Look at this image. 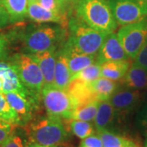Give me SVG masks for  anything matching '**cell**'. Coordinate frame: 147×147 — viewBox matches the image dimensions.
<instances>
[{"label":"cell","mask_w":147,"mask_h":147,"mask_svg":"<svg viewBox=\"0 0 147 147\" xmlns=\"http://www.w3.org/2000/svg\"><path fill=\"white\" fill-rule=\"evenodd\" d=\"M61 50L63 51L66 57L71 75L75 74L81 69L96 62V55H88L78 53L67 46L65 43H64V45L61 47Z\"/></svg>","instance_id":"cell-15"},{"label":"cell","mask_w":147,"mask_h":147,"mask_svg":"<svg viewBox=\"0 0 147 147\" xmlns=\"http://www.w3.org/2000/svg\"><path fill=\"white\" fill-rule=\"evenodd\" d=\"M119 26L140 21L147 16V0H107Z\"/></svg>","instance_id":"cell-8"},{"label":"cell","mask_w":147,"mask_h":147,"mask_svg":"<svg viewBox=\"0 0 147 147\" xmlns=\"http://www.w3.org/2000/svg\"><path fill=\"white\" fill-rule=\"evenodd\" d=\"M71 73L69 68L68 62L61 47L57 53V61L54 74V85L58 88L67 90L71 80Z\"/></svg>","instance_id":"cell-19"},{"label":"cell","mask_w":147,"mask_h":147,"mask_svg":"<svg viewBox=\"0 0 147 147\" xmlns=\"http://www.w3.org/2000/svg\"><path fill=\"white\" fill-rule=\"evenodd\" d=\"M117 112L109 100H100L94 119V126L96 131L110 130L115 121Z\"/></svg>","instance_id":"cell-18"},{"label":"cell","mask_w":147,"mask_h":147,"mask_svg":"<svg viewBox=\"0 0 147 147\" xmlns=\"http://www.w3.org/2000/svg\"><path fill=\"white\" fill-rule=\"evenodd\" d=\"M41 100L47 115L69 119L76 107L74 100L67 91L53 85H43Z\"/></svg>","instance_id":"cell-6"},{"label":"cell","mask_w":147,"mask_h":147,"mask_svg":"<svg viewBox=\"0 0 147 147\" xmlns=\"http://www.w3.org/2000/svg\"><path fill=\"white\" fill-rule=\"evenodd\" d=\"M0 147H26L24 141L19 135L15 132L11 134L5 142H3Z\"/></svg>","instance_id":"cell-32"},{"label":"cell","mask_w":147,"mask_h":147,"mask_svg":"<svg viewBox=\"0 0 147 147\" xmlns=\"http://www.w3.org/2000/svg\"><path fill=\"white\" fill-rule=\"evenodd\" d=\"M79 147H103V142L97 133H93L86 138L82 139Z\"/></svg>","instance_id":"cell-30"},{"label":"cell","mask_w":147,"mask_h":147,"mask_svg":"<svg viewBox=\"0 0 147 147\" xmlns=\"http://www.w3.org/2000/svg\"><path fill=\"white\" fill-rule=\"evenodd\" d=\"M26 17L37 24L55 23L65 28H68L69 19L67 15L47 10L38 2H30L28 3Z\"/></svg>","instance_id":"cell-12"},{"label":"cell","mask_w":147,"mask_h":147,"mask_svg":"<svg viewBox=\"0 0 147 147\" xmlns=\"http://www.w3.org/2000/svg\"><path fill=\"white\" fill-rule=\"evenodd\" d=\"M62 8L65 12H66L69 16V11H70V7H71V3L73 2V0H60Z\"/></svg>","instance_id":"cell-36"},{"label":"cell","mask_w":147,"mask_h":147,"mask_svg":"<svg viewBox=\"0 0 147 147\" xmlns=\"http://www.w3.org/2000/svg\"><path fill=\"white\" fill-rule=\"evenodd\" d=\"M68 37L67 28L60 25H30L24 34V46L29 54L58 51Z\"/></svg>","instance_id":"cell-2"},{"label":"cell","mask_w":147,"mask_h":147,"mask_svg":"<svg viewBox=\"0 0 147 147\" xmlns=\"http://www.w3.org/2000/svg\"><path fill=\"white\" fill-rule=\"evenodd\" d=\"M66 91L74 100L76 106L92 100H99L91 86V83L81 80H72Z\"/></svg>","instance_id":"cell-17"},{"label":"cell","mask_w":147,"mask_h":147,"mask_svg":"<svg viewBox=\"0 0 147 147\" xmlns=\"http://www.w3.org/2000/svg\"><path fill=\"white\" fill-rule=\"evenodd\" d=\"M65 44L80 53L96 55L108 34L88 26L78 17L70 16Z\"/></svg>","instance_id":"cell-3"},{"label":"cell","mask_w":147,"mask_h":147,"mask_svg":"<svg viewBox=\"0 0 147 147\" xmlns=\"http://www.w3.org/2000/svg\"><path fill=\"white\" fill-rule=\"evenodd\" d=\"M141 92L138 90L119 88L110 96L109 100L117 114L127 113L132 110L139 103Z\"/></svg>","instance_id":"cell-13"},{"label":"cell","mask_w":147,"mask_h":147,"mask_svg":"<svg viewBox=\"0 0 147 147\" xmlns=\"http://www.w3.org/2000/svg\"><path fill=\"white\" fill-rule=\"evenodd\" d=\"M100 101V100H92L77 105L71 113L69 119H77L88 122L94 121Z\"/></svg>","instance_id":"cell-24"},{"label":"cell","mask_w":147,"mask_h":147,"mask_svg":"<svg viewBox=\"0 0 147 147\" xmlns=\"http://www.w3.org/2000/svg\"><path fill=\"white\" fill-rule=\"evenodd\" d=\"M9 39L3 34H0V61L8 59Z\"/></svg>","instance_id":"cell-33"},{"label":"cell","mask_w":147,"mask_h":147,"mask_svg":"<svg viewBox=\"0 0 147 147\" xmlns=\"http://www.w3.org/2000/svg\"><path fill=\"white\" fill-rule=\"evenodd\" d=\"M5 97L12 109L18 114L21 121V126H24L33 119L34 113L39 107L41 97L34 95L23 96L16 92H7Z\"/></svg>","instance_id":"cell-9"},{"label":"cell","mask_w":147,"mask_h":147,"mask_svg":"<svg viewBox=\"0 0 147 147\" xmlns=\"http://www.w3.org/2000/svg\"><path fill=\"white\" fill-rule=\"evenodd\" d=\"M70 16H76L90 27L108 34L115 33L119 27L107 0H73Z\"/></svg>","instance_id":"cell-1"},{"label":"cell","mask_w":147,"mask_h":147,"mask_svg":"<svg viewBox=\"0 0 147 147\" xmlns=\"http://www.w3.org/2000/svg\"><path fill=\"white\" fill-rule=\"evenodd\" d=\"M26 147H58V146H42L39 144H37L34 142H31L30 144H29Z\"/></svg>","instance_id":"cell-37"},{"label":"cell","mask_w":147,"mask_h":147,"mask_svg":"<svg viewBox=\"0 0 147 147\" xmlns=\"http://www.w3.org/2000/svg\"><path fill=\"white\" fill-rule=\"evenodd\" d=\"M11 24L9 16L0 2V29H3Z\"/></svg>","instance_id":"cell-34"},{"label":"cell","mask_w":147,"mask_h":147,"mask_svg":"<svg viewBox=\"0 0 147 147\" xmlns=\"http://www.w3.org/2000/svg\"><path fill=\"white\" fill-rule=\"evenodd\" d=\"M0 120L5 121L16 126H21V121L18 114L12 109L5 95L0 92Z\"/></svg>","instance_id":"cell-26"},{"label":"cell","mask_w":147,"mask_h":147,"mask_svg":"<svg viewBox=\"0 0 147 147\" xmlns=\"http://www.w3.org/2000/svg\"><path fill=\"white\" fill-rule=\"evenodd\" d=\"M0 2L7 12L11 23L21 22L26 17L28 0H0Z\"/></svg>","instance_id":"cell-23"},{"label":"cell","mask_w":147,"mask_h":147,"mask_svg":"<svg viewBox=\"0 0 147 147\" xmlns=\"http://www.w3.org/2000/svg\"><path fill=\"white\" fill-rule=\"evenodd\" d=\"M131 60L127 57L123 46L117 37L116 33L109 34L96 57V62L102 64L110 61Z\"/></svg>","instance_id":"cell-11"},{"label":"cell","mask_w":147,"mask_h":147,"mask_svg":"<svg viewBox=\"0 0 147 147\" xmlns=\"http://www.w3.org/2000/svg\"><path fill=\"white\" fill-rule=\"evenodd\" d=\"M13 66L23 85L33 94L41 96L44 80L43 76L36 61L30 54L17 53L7 59Z\"/></svg>","instance_id":"cell-5"},{"label":"cell","mask_w":147,"mask_h":147,"mask_svg":"<svg viewBox=\"0 0 147 147\" xmlns=\"http://www.w3.org/2000/svg\"><path fill=\"white\" fill-rule=\"evenodd\" d=\"M37 2L47 10L53 11L57 12L60 14H63V15H67L69 16L68 14L64 11L60 0H38Z\"/></svg>","instance_id":"cell-28"},{"label":"cell","mask_w":147,"mask_h":147,"mask_svg":"<svg viewBox=\"0 0 147 147\" xmlns=\"http://www.w3.org/2000/svg\"><path fill=\"white\" fill-rule=\"evenodd\" d=\"M16 125L0 120V146L15 131Z\"/></svg>","instance_id":"cell-29"},{"label":"cell","mask_w":147,"mask_h":147,"mask_svg":"<svg viewBox=\"0 0 147 147\" xmlns=\"http://www.w3.org/2000/svg\"><path fill=\"white\" fill-rule=\"evenodd\" d=\"M96 133L102 140L103 147H142L137 141L110 130H102Z\"/></svg>","instance_id":"cell-21"},{"label":"cell","mask_w":147,"mask_h":147,"mask_svg":"<svg viewBox=\"0 0 147 147\" xmlns=\"http://www.w3.org/2000/svg\"><path fill=\"white\" fill-rule=\"evenodd\" d=\"M133 61L138 65L147 69V38L137 53V56L133 59Z\"/></svg>","instance_id":"cell-31"},{"label":"cell","mask_w":147,"mask_h":147,"mask_svg":"<svg viewBox=\"0 0 147 147\" xmlns=\"http://www.w3.org/2000/svg\"><path fill=\"white\" fill-rule=\"evenodd\" d=\"M91 86L95 94L99 100H109L110 96L119 88L120 84L117 81L99 77L93 82H91Z\"/></svg>","instance_id":"cell-22"},{"label":"cell","mask_w":147,"mask_h":147,"mask_svg":"<svg viewBox=\"0 0 147 147\" xmlns=\"http://www.w3.org/2000/svg\"><path fill=\"white\" fill-rule=\"evenodd\" d=\"M57 51H46L41 53L30 54L36 61L43 76L44 85H53L54 84V74L57 61Z\"/></svg>","instance_id":"cell-14"},{"label":"cell","mask_w":147,"mask_h":147,"mask_svg":"<svg viewBox=\"0 0 147 147\" xmlns=\"http://www.w3.org/2000/svg\"><path fill=\"white\" fill-rule=\"evenodd\" d=\"M68 121L69 129L79 139H84L95 132V126L91 122L77 119H65Z\"/></svg>","instance_id":"cell-25"},{"label":"cell","mask_w":147,"mask_h":147,"mask_svg":"<svg viewBox=\"0 0 147 147\" xmlns=\"http://www.w3.org/2000/svg\"><path fill=\"white\" fill-rule=\"evenodd\" d=\"M99 77H100V64L95 62L72 75L70 81L81 80L87 83H91Z\"/></svg>","instance_id":"cell-27"},{"label":"cell","mask_w":147,"mask_h":147,"mask_svg":"<svg viewBox=\"0 0 147 147\" xmlns=\"http://www.w3.org/2000/svg\"><path fill=\"white\" fill-rule=\"evenodd\" d=\"M27 124L31 142L45 146H59L68 138V130L62 119L57 117L47 115Z\"/></svg>","instance_id":"cell-4"},{"label":"cell","mask_w":147,"mask_h":147,"mask_svg":"<svg viewBox=\"0 0 147 147\" xmlns=\"http://www.w3.org/2000/svg\"><path fill=\"white\" fill-rule=\"evenodd\" d=\"M123 88L129 89L140 90L147 88V69L131 62L125 76L121 79Z\"/></svg>","instance_id":"cell-16"},{"label":"cell","mask_w":147,"mask_h":147,"mask_svg":"<svg viewBox=\"0 0 147 147\" xmlns=\"http://www.w3.org/2000/svg\"><path fill=\"white\" fill-rule=\"evenodd\" d=\"M28 1H29V3H30V2H37L38 0H28Z\"/></svg>","instance_id":"cell-39"},{"label":"cell","mask_w":147,"mask_h":147,"mask_svg":"<svg viewBox=\"0 0 147 147\" xmlns=\"http://www.w3.org/2000/svg\"><path fill=\"white\" fill-rule=\"evenodd\" d=\"M11 92L26 96L34 95L23 85L16 70L8 61H0V92L6 94Z\"/></svg>","instance_id":"cell-10"},{"label":"cell","mask_w":147,"mask_h":147,"mask_svg":"<svg viewBox=\"0 0 147 147\" xmlns=\"http://www.w3.org/2000/svg\"><path fill=\"white\" fill-rule=\"evenodd\" d=\"M116 34L127 57L133 60L147 38V16L121 26Z\"/></svg>","instance_id":"cell-7"},{"label":"cell","mask_w":147,"mask_h":147,"mask_svg":"<svg viewBox=\"0 0 147 147\" xmlns=\"http://www.w3.org/2000/svg\"><path fill=\"white\" fill-rule=\"evenodd\" d=\"M143 147H147V137L146 139V141H145V143H144V146Z\"/></svg>","instance_id":"cell-38"},{"label":"cell","mask_w":147,"mask_h":147,"mask_svg":"<svg viewBox=\"0 0 147 147\" xmlns=\"http://www.w3.org/2000/svg\"><path fill=\"white\" fill-rule=\"evenodd\" d=\"M131 63L130 60H122L100 64V76L119 82L125 76Z\"/></svg>","instance_id":"cell-20"},{"label":"cell","mask_w":147,"mask_h":147,"mask_svg":"<svg viewBox=\"0 0 147 147\" xmlns=\"http://www.w3.org/2000/svg\"><path fill=\"white\" fill-rule=\"evenodd\" d=\"M138 123H139V124L142 127L147 128V103L143 107V109H142V111L139 114V116H138Z\"/></svg>","instance_id":"cell-35"}]
</instances>
